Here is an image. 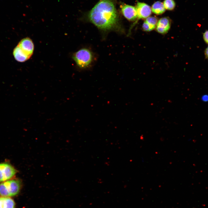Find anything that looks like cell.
<instances>
[{
	"label": "cell",
	"instance_id": "11",
	"mask_svg": "<svg viewBox=\"0 0 208 208\" xmlns=\"http://www.w3.org/2000/svg\"><path fill=\"white\" fill-rule=\"evenodd\" d=\"M0 208H16V204L11 197H0Z\"/></svg>",
	"mask_w": 208,
	"mask_h": 208
},
{
	"label": "cell",
	"instance_id": "8",
	"mask_svg": "<svg viewBox=\"0 0 208 208\" xmlns=\"http://www.w3.org/2000/svg\"><path fill=\"white\" fill-rule=\"evenodd\" d=\"M170 25V21L169 18L167 17L161 18L157 22L156 30L159 33L165 34L169 29Z\"/></svg>",
	"mask_w": 208,
	"mask_h": 208
},
{
	"label": "cell",
	"instance_id": "1",
	"mask_svg": "<svg viewBox=\"0 0 208 208\" xmlns=\"http://www.w3.org/2000/svg\"><path fill=\"white\" fill-rule=\"evenodd\" d=\"M88 17L92 23L102 30L118 28V16L114 4L111 0H100L90 10Z\"/></svg>",
	"mask_w": 208,
	"mask_h": 208
},
{
	"label": "cell",
	"instance_id": "15",
	"mask_svg": "<svg viewBox=\"0 0 208 208\" xmlns=\"http://www.w3.org/2000/svg\"><path fill=\"white\" fill-rule=\"evenodd\" d=\"M203 38L205 42L208 44V30L206 31L203 34Z\"/></svg>",
	"mask_w": 208,
	"mask_h": 208
},
{
	"label": "cell",
	"instance_id": "14",
	"mask_svg": "<svg viewBox=\"0 0 208 208\" xmlns=\"http://www.w3.org/2000/svg\"><path fill=\"white\" fill-rule=\"evenodd\" d=\"M200 100L203 102H208V94H205L202 95L200 97Z\"/></svg>",
	"mask_w": 208,
	"mask_h": 208
},
{
	"label": "cell",
	"instance_id": "10",
	"mask_svg": "<svg viewBox=\"0 0 208 208\" xmlns=\"http://www.w3.org/2000/svg\"><path fill=\"white\" fill-rule=\"evenodd\" d=\"M13 55L15 59L19 62H24L30 57L25 54L17 45L14 49Z\"/></svg>",
	"mask_w": 208,
	"mask_h": 208
},
{
	"label": "cell",
	"instance_id": "13",
	"mask_svg": "<svg viewBox=\"0 0 208 208\" xmlns=\"http://www.w3.org/2000/svg\"><path fill=\"white\" fill-rule=\"evenodd\" d=\"M163 5L165 9L169 10H172L174 9L175 4L173 0H165Z\"/></svg>",
	"mask_w": 208,
	"mask_h": 208
},
{
	"label": "cell",
	"instance_id": "7",
	"mask_svg": "<svg viewBox=\"0 0 208 208\" xmlns=\"http://www.w3.org/2000/svg\"><path fill=\"white\" fill-rule=\"evenodd\" d=\"M136 8L138 19L146 18L151 13V8L144 3L138 2Z\"/></svg>",
	"mask_w": 208,
	"mask_h": 208
},
{
	"label": "cell",
	"instance_id": "6",
	"mask_svg": "<svg viewBox=\"0 0 208 208\" xmlns=\"http://www.w3.org/2000/svg\"><path fill=\"white\" fill-rule=\"evenodd\" d=\"M18 45L27 55L31 57L34 49V46L32 40L29 38L26 37L21 40Z\"/></svg>",
	"mask_w": 208,
	"mask_h": 208
},
{
	"label": "cell",
	"instance_id": "4",
	"mask_svg": "<svg viewBox=\"0 0 208 208\" xmlns=\"http://www.w3.org/2000/svg\"><path fill=\"white\" fill-rule=\"evenodd\" d=\"M17 170L7 163H0V183L11 179L17 173Z\"/></svg>",
	"mask_w": 208,
	"mask_h": 208
},
{
	"label": "cell",
	"instance_id": "12",
	"mask_svg": "<svg viewBox=\"0 0 208 208\" xmlns=\"http://www.w3.org/2000/svg\"><path fill=\"white\" fill-rule=\"evenodd\" d=\"M151 9L154 13L157 15L162 14L165 10L163 3L159 1L154 3L152 5Z\"/></svg>",
	"mask_w": 208,
	"mask_h": 208
},
{
	"label": "cell",
	"instance_id": "9",
	"mask_svg": "<svg viewBox=\"0 0 208 208\" xmlns=\"http://www.w3.org/2000/svg\"><path fill=\"white\" fill-rule=\"evenodd\" d=\"M157 22V19L155 17H148L143 23L142 27L143 30L149 31L153 30L156 27Z\"/></svg>",
	"mask_w": 208,
	"mask_h": 208
},
{
	"label": "cell",
	"instance_id": "3",
	"mask_svg": "<svg viewBox=\"0 0 208 208\" xmlns=\"http://www.w3.org/2000/svg\"><path fill=\"white\" fill-rule=\"evenodd\" d=\"M73 58L77 65L81 68H88L92 61L93 55L89 49L83 48L80 49L73 55Z\"/></svg>",
	"mask_w": 208,
	"mask_h": 208
},
{
	"label": "cell",
	"instance_id": "16",
	"mask_svg": "<svg viewBox=\"0 0 208 208\" xmlns=\"http://www.w3.org/2000/svg\"><path fill=\"white\" fill-rule=\"evenodd\" d=\"M205 54L206 58L208 59V47L205 49Z\"/></svg>",
	"mask_w": 208,
	"mask_h": 208
},
{
	"label": "cell",
	"instance_id": "2",
	"mask_svg": "<svg viewBox=\"0 0 208 208\" xmlns=\"http://www.w3.org/2000/svg\"><path fill=\"white\" fill-rule=\"evenodd\" d=\"M22 187L21 180L18 178L0 183V196L11 197L17 196Z\"/></svg>",
	"mask_w": 208,
	"mask_h": 208
},
{
	"label": "cell",
	"instance_id": "5",
	"mask_svg": "<svg viewBox=\"0 0 208 208\" xmlns=\"http://www.w3.org/2000/svg\"><path fill=\"white\" fill-rule=\"evenodd\" d=\"M121 12L123 16L130 21H133L138 18L136 8L133 6L123 4L120 6Z\"/></svg>",
	"mask_w": 208,
	"mask_h": 208
}]
</instances>
